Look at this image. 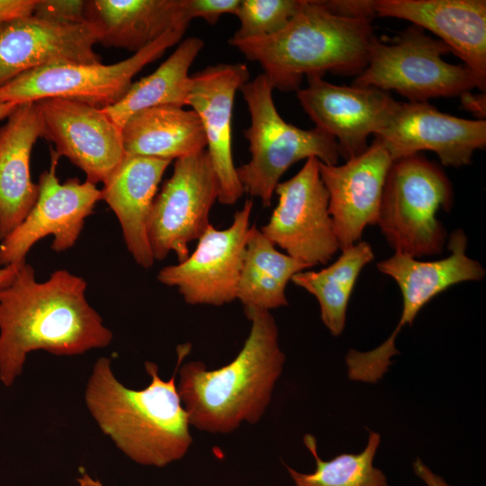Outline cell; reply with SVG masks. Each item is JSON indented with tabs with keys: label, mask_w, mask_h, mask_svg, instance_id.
<instances>
[{
	"label": "cell",
	"mask_w": 486,
	"mask_h": 486,
	"mask_svg": "<svg viewBox=\"0 0 486 486\" xmlns=\"http://www.w3.org/2000/svg\"><path fill=\"white\" fill-rule=\"evenodd\" d=\"M86 283L60 269L36 281L24 262L13 283L0 289V381L9 387L21 375L27 356L45 350L75 356L107 346L112 333L86 297Z\"/></svg>",
	"instance_id": "1"
},
{
	"label": "cell",
	"mask_w": 486,
	"mask_h": 486,
	"mask_svg": "<svg viewBox=\"0 0 486 486\" xmlns=\"http://www.w3.org/2000/svg\"><path fill=\"white\" fill-rule=\"evenodd\" d=\"M189 351L190 345L177 347V364L167 381L160 378L155 363L145 362L151 381L138 391L115 377L109 358L100 357L94 364L85 392L87 409L101 430L136 464L162 468L182 459L191 446L189 418L176 384Z\"/></svg>",
	"instance_id": "2"
},
{
	"label": "cell",
	"mask_w": 486,
	"mask_h": 486,
	"mask_svg": "<svg viewBox=\"0 0 486 486\" xmlns=\"http://www.w3.org/2000/svg\"><path fill=\"white\" fill-rule=\"evenodd\" d=\"M251 323L238 356L208 370L201 361L178 367L177 392L189 423L212 434H229L243 422L257 423L271 402L285 356L276 322L269 310L244 309Z\"/></svg>",
	"instance_id": "3"
},
{
	"label": "cell",
	"mask_w": 486,
	"mask_h": 486,
	"mask_svg": "<svg viewBox=\"0 0 486 486\" xmlns=\"http://www.w3.org/2000/svg\"><path fill=\"white\" fill-rule=\"evenodd\" d=\"M372 20L330 13L320 0H302L297 14L278 32L230 45L257 62L274 89L297 91L303 76L326 72L358 76L375 39Z\"/></svg>",
	"instance_id": "4"
},
{
	"label": "cell",
	"mask_w": 486,
	"mask_h": 486,
	"mask_svg": "<svg viewBox=\"0 0 486 486\" xmlns=\"http://www.w3.org/2000/svg\"><path fill=\"white\" fill-rule=\"evenodd\" d=\"M239 90L250 114L244 137L251 158L236 167L237 176L244 192L258 197L264 207L271 206L280 178L298 161L316 158L324 164H338V147L331 135L317 127L302 130L281 117L274 103V88L264 74Z\"/></svg>",
	"instance_id": "5"
},
{
	"label": "cell",
	"mask_w": 486,
	"mask_h": 486,
	"mask_svg": "<svg viewBox=\"0 0 486 486\" xmlns=\"http://www.w3.org/2000/svg\"><path fill=\"white\" fill-rule=\"evenodd\" d=\"M441 166L415 154L394 160L386 176L377 225L395 252L420 258L442 253L446 230L436 218L453 206Z\"/></svg>",
	"instance_id": "6"
},
{
	"label": "cell",
	"mask_w": 486,
	"mask_h": 486,
	"mask_svg": "<svg viewBox=\"0 0 486 486\" xmlns=\"http://www.w3.org/2000/svg\"><path fill=\"white\" fill-rule=\"evenodd\" d=\"M450 52L444 41L412 24L389 42L374 39L367 65L353 86L393 90L410 102L460 96L475 87L484 92L486 82L473 71L443 58Z\"/></svg>",
	"instance_id": "7"
},
{
	"label": "cell",
	"mask_w": 486,
	"mask_h": 486,
	"mask_svg": "<svg viewBox=\"0 0 486 486\" xmlns=\"http://www.w3.org/2000/svg\"><path fill=\"white\" fill-rule=\"evenodd\" d=\"M187 29L167 32L143 50L112 65L58 62L29 70L0 86V103L15 104L49 97L105 108L119 102L133 76L178 43Z\"/></svg>",
	"instance_id": "8"
},
{
	"label": "cell",
	"mask_w": 486,
	"mask_h": 486,
	"mask_svg": "<svg viewBox=\"0 0 486 486\" xmlns=\"http://www.w3.org/2000/svg\"><path fill=\"white\" fill-rule=\"evenodd\" d=\"M219 197V183L206 149L176 159L173 174L156 195L147 233L155 260L174 252L178 263L189 256L188 245L211 224L209 215Z\"/></svg>",
	"instance_id": "9"
},
{
	"label": "cell",
	"mask_w": 486,
	"mask_h": 486,
	"mask_svg": "<svg viewBox=\"0 0 486 486\" xmlns=\"http://www.w3.org/2000/svg\"><path fill=\"white\" fill-rule=\"evenodd\" d=\"M319 161L306 159L296 175L279 182L277 205L259 229L275 247L310 267L328 264L339 250Z\"/></svg>",
	"instance_id": "10"
},
{
	"label": "cell",
	"mask_w": 486,
	"mask_h": 486,
	"mask_svg": "<svg viewBox=\"0 0 486 486\" xmlns=\"http://www.w3.org/2000/svg\"><path fill=\"white\" fill-rule=\"evenodd\" d=\"M252 209L253 200H247L228 228L218 230L210 224L193 254L160 269L158 280L176 287L191 305L222 306L236 300Z\"/></svg>",
	"instance_id": "11"
},
{
	"label": "cell",
	"mask_w": 486,
	"mask_h": 486,
	"mask_svg": "<svg viewBox=\"0 0 486 486\" xmlns=\"http://www.w3.org/2000/svg\"><path fill=\"white\" fill-rule=\"evenodd\" d=\"M59 156L50 148V165L38 182V196L32 208L0 243V266L20 265L32 247L47 236H53L51 248L62 252L76 242L86 219L101 200L95 184L76 177L60 183L57 176Z\"/></svg>",
	"instance_id": "12"
},
{
	"label": "cell",
	"mask_w": 486,
	"mask_h": 486,
	"mask_svg": "<svg viewBox=\"0 0 486 486\" xmlns=\"http://www.w3.org/2000/svg\"><path fill=\"white\" fill-rule=\"evenodd\" d=\"M41 137L80 168L86 181L103 183L125 156L122 129L102 109L67 98L36 102Z\"/></svg>",
	"instance_id": "13"
},
{
	"label": "cell",
	"mask_w": 486,
	"mask_h": 486,
	"mask_svg": "<svg viewBox=\"0 0 486 486\" xmlns=\"http://www.w3.org/2000/svg\"><path fill=\"white\" fill-rule=\"evenodd\" d=\"M308 86L297 98L315 127L337 141L346 161L368 148L367 139L388 122L399 104L389 92L357 86H338L319 76H306Z\"/></svg>",
	"instance_id": "14"
},
{
	"label": "cell",
	"mask_w": 486,
	"mask_h": 486,
	"mask_svg": "<svg viewBox=\"0 0 486 486\" xmlns=\"http://www.w3.org/2000/svg\"><path fill=\"white\" fill-rule=\"evenodd\" d=\"M374 137L393 161L430 150L443 166L460 167L469 165L474 152L485 148L486 121L453 116L428 102H399Z\"/></svg>",
	"instance_id": "15"
},
{
	"label": "cell",
	"mask_w": 486,
	"mask_h": 486,
	"mask_svg": "<svg viewBox=\"0 0 486 486\" xmlns=\"http://www.w3.org/2000/svg\"><path fill=\"white\" fill-rule=\"evenodd\" d=\"M392 162L376 138L365 151L343 165L319 161L340 250L358 242L366 226L377 224L383 187Z\"/></svg>",
	"instance_id": "16"
},
{
	"label": "cell",
	"mask_w": 486,
	"mask_h": 486,
	"mask_svg": "<svg viewBox=\"0 0 486 486\" xmlns=\"http://www.w3.org/2000/svg\"><path fill=\"white\" fill-rule=\"evenodd\" d=\"M248 79L243 63H220L191 76L187 105L201 120L219 183L218 202L224 205H233L245 194L232 158L231 121L235 94Z\"/></svg>",
	"instance_id": "17"
},
{
	"label": "cell",
	"mask_w": 486,
	"mask_h": 486,
	"mask_svg": "<svg viewBox=\"0 0 486 486\" xmlns=\"http://www.w3.org/2000/svg\"><path fill=\"white\" fill-rule=\"evenodd\" d=\"M96 43L88 22L60 25L32 14L7 22L0 26V86L48 64L101 63Z\"/></svg>",
	"instance_id": "18"
},
{
	"label": "cell",
	"mask_w": 486,
	"mask_h": 486,
	"mask_svg": "<svg viewBox=\"0 0 486 486\" xmlns=\"http://www.w3.org/2000/svg\"><path fill=\"white\" fill-rule=\"evenodd\" d=\"M374 8L435 33L486 82L485 0H375Z\"/></svg>",
	"instance_id": "19"
},
{
	"label": "cell",
	"mask_w": 486,
	"mask_h": 486,
	"mask_svg": "<svg viewBox=\"0 0 486 486\" xmlns=\"http://www.w3.org/2000/svg\"><path fill=\"white\" fill-rule=\"evenodd\" d=\"M467 243L465 233L458 229L449 237L450 254L445 258L422 261L394 252L377 263L378 270L396 282L402 297L400 318L391 336L397 338L404 326H410L421 309L437 294L457 284L484 278L482 264L466 254Z\"/></svg>",
	"instance_id": "20"
},
{
	"label": "cell",
	"mask_w": 486,
	"mask_h": 486,
	"mask_svg": "<svg viewBox=\"0 0 486 486\" xmlns=\"http://www.w3.org/2000/svg\"><path fill=\"white\" fill-rule=\"evenodd\" d=\"M171 162L125 154L100 189L101 200L120 222L128 251L144 268L155 262L148 239V220L158 184Z\"/></svg>",
	"instance_id": "21"
},
{
	"label": "cell",
	"mask_w": 486,
	"mask_h": 486,
	"mask_svg": "<svg viewBox=\"0 0 486 486\" xmlns=\"http://www.w3.org/2000/svg\"><path fill=\"white\" fill-rule=\"evenodd\" d=\"M86 17L97 43L134 53L192 21L187 0H90Z\"/></svg>",
	"instance_id": "22"
},
{
	"label": "cell",
	"mask_w": 486,
	"mask_h": 486,
	"mask_svg": "<svg viewBox=\"0 0 486 486\" xmlns=\"http://www.w3.org/2000/svg\"><path fill=\"white\" fill-rule=\"evenodd\" d=\"M40 137L36 102L18 104L0 128V240L23 220L37 199L30 161Z\"/></svg>",
	"instance_id": "23"
},
{
	"label": "cell",
	"mask_w": 486,
	"mask_h": 486,
	"mask_svg": "<svg viewBox=\"0 0 486 486\" xmlns=\"http://www.w3.org/2000/svg\"><path fill=\"white\" fill-rule=\"evenodd\" d=\"M125 153L172 161L205 149L201 120L194 110L160 105L132 115L122 127Z\"/></svg>",
	"instance_id": "24"
},
{
	"label": "cell",
	"mask_w": 486,
	"mask_h": 486,
	"mask_svg": "<svg viewBox=\"0 0 486 486\" xmlns=\"http://www.w3.org/2000/svg\"><path fill=\"white\" fill-rule=\"evenodd\" d=\"M203 45L197 37L184 40L153 73L132 83L119 102L102 109L122 129L140 111L160 105H187L189 69Z\"/></svg>",
	"instance_id": "25"
},
{
	"label": "cell",
	"mask_w": 486,
	"mask_h": 486,
	"mask_svg": "<svg viewBox=\"0 0 486 486\" xmlns=\"http://www.w3.org/2000/svg\"><path fill=\"white\" fill-rule=\"evenodd\" d=\"M310 268L278 251L275 246L252 226L247 242L236 300L244 309H277L288 304L287 284L294 274Z\"/></svg>",
	"instance_id": "26"
},
{
	"label": "cell",
	"mask_w": 486,
	"mask_h": 486,
	"mask_svg": "<svg viewBox=\"0 0 486 486\" xmlns=\"http://www.w3.org/2000/svg\"><path fill=\"white\" fill-rule=\"evenodd\" d=\"M374 257L371 245L359 240L341 250L338 258L320 271L303 270L291 281L312 294L320 318L333 337L344 331L350 296L362 269Z\"/></svg>",
	"instance_id": "27"
},
{
	"label": "cell",
	"mask_w": 486,
	"mask_h": 486,
	"mask_svg": "<svg viewBox=\"0 0 486 486\" xmlns=\"http://www.w3.org/2000/svg\"><path fill=\"white\" fill-rule=\"evenodd\" d=\"M303 443L311 453L316 468L313 472L303 473L285 465L295 486H388L383 472L374 465L381 443L378 432L369 431L363 451L343 453L328 461L320 457L314 436L306 434Z\"/></svg>",
	"instance_id": "28"
},
{
	"label": "cell",
	"mask_w": 486,
	"mask_h": 486,
	"mask_svg": "<svg viewBox=\"0 0 486 486\" xmlns=\"http://www.w3.org/2000/svg\"><path fill=\"white\" fill-rule=\"evenodd\" d=\"M302 0H240L235 15L239 28L230 38L236 40L273 35L297 14Z\"/></svg>",
	"instance_id": "29"
},
{
	"label": "cell",
	"mask_w": 486,
	"mask_h": 486,
	"mask_svg": "<svg viewBox=\"0 0 486 486\" xmlns=\"http://www.w3.org/2000/svg\"><path fill=\"white\" fill-rule=\"evenodd\" d=\"M86 9L83 0H37L32 15L55 24H79L87 22Z\"/></svg>",
	"instance_id": "30"
},
{
	"label": "cell",
	"mask_w": 486,
	"mask_h": 486,
	"mask_svg": "<svg viewBox=\"0 0 486 486\" xmlns=\"http://www.w3.org/2000/svg\"><path fill=\"white\" fill-rule=\"evenodd\" d=\"M240 0H187L191 19L202 18L211 25H215L222 14H236Z\"/></svg>",
	"instance_id": "31"
},
{
	"label": "cell",
	"mask_w": 486,
	"mask_h": 486,
	"mask_svg": "<svg viewBox=\"0 0 486 486\" xmlns=\"http://www.w3.org/2000/svg\"><path fill=\"white\" fill-rule=\"evenodd\" d=\"M322 3L330 13L338 16L368 20L376 16L375 0H329Z\"/></svg>",
	"instance_id": "32"
},
{
	"label": "cell",
	"mask_w": 486,
	"mask_h": 486,
	"mask_svg": "<svg viewBox=\"0 0 486 486\" xmlns=\"http://www.w3.org/2000/svg\"><path fill=\"white\" fill-rule=\"evenodd\" d=\"M37 0H0V26L12 20L32 14Z\"/></svg>",
	"instance_id": "33"
},
{
	"label": "cell",
	"mask_w": 486,
	"mask_h": 486,
	"mask_svg": "<svg viewBox=\"0 0 486 486\" xmlns=\"http://www.w3.org/2000/svg\"><path fill=\"white\" fill-rule=\"evenodd\" d=\"M412 466L415 474L420 478L427 486H451L441 476L430 470L420 458H417Z\"/></svg>",
	"instance_id": "34"
},
{
	"label": "cell",
	"mask_w": 486,
	"mask_h": 486,
	"mask_svg": "<svg viewBox=\"0 0 486 486\" xmlns=\"http://www.w3.org/2000/svg\"><path fill=\"white\" fill-rule=\"evenodd\" d=\"M463 106L478 116L480 120L485 117V94H472L471 91L460 95Z\"/></svg>",
	"instance_id": "35"
},
{
	"label": "cell",
	"mask_w": 486,
	"mask_h": 486,
	"mask_svg": "<svg viewBox=\"0 0 486 486\" xmlns=\"http://www.w3.org/2000/svg\"><path fill=\"white\" fill-rule=\"evenodd\" d=\"M22 264L11 265V266H3L2 268H0V289L6 287L13 283V281L14 280L16 276L19 267Z\"/></svg>",
	"instance_id": "36"
},
{
	"label": "cell",
	"mask_w": 486,
	"mask_h": 486,
	"mask_svg": "<svg viewBox=\"0 0 486 486\" xmlns=\"http://www.w3.org/2000/svg\"><path fill=\"white\" fill-rule=\"evenodd\" d=\"M78 486H104L102 482L90 476L85 470H81L80 476L76 478Z\"/></svg>",
	"instance_id": "37"
},
{
	"label": "cell",
	"mask_w": 486,
	"mask_h": 486,
	"mask_svg": "<svg viewBox=\"0 0 486 486\" xmlns=\"http://www.w3.org/2000/svg\"><path fill=\"white\" fill-rule=\"evenodd\" d=\"M18 104L11 103H0V121L7 118Z\"/></svg>",
	"instance_id": "38"
}]
</instances>
